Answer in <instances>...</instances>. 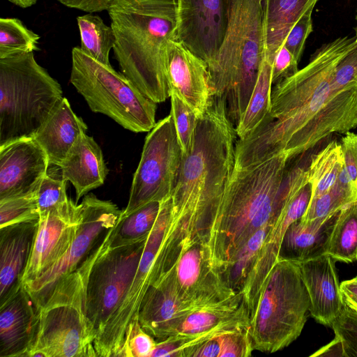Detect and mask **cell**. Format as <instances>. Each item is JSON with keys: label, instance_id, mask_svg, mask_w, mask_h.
<instances>
[{"label": "cell", "instance_id": "obj_29", "mask_svg": "<svg viewBox=\"0 0 357 357\" xmlns=\"http://www.w3.org/2000/svg\"><path fill=\"white\" fill-rule=\"evenodd\" d=\"M344 166L340 142L333 141L312 157L307 167L312 189V198L328 192Z\"/></svg>", "mask_w": 357, "mask_h": 357}, {"label": "cell", "instance_id": "obj_33", "mask_svg": "<svg viewBox=\"0 0 357 357\" xmlns=\"http://www.w3.org/2000/svg\"><path fill=\"white\" fill-rule=\"evenodd\" d=\"M357 201L349 176L342 169L333 186L326 192L311 199L309 206L301 218L308 222L328 216Z\"/></svg>", "mask_w": 357, "mask_h": 357}, {"label": "cell", "instance_id": "obj_17", "mask_svg": "<svg viewBox=\"0 0 357 357\" xmlns=\"http://www.w3.org/2000/svg\"><path fill=\"white\" fill-rule=\"evenodd\" d=\"M49 165L46 153L33 138L0 147V202L36 193Z\"/></svg>", "mask_w": 357, "mask_h": 357}, {"label": "cell", "instance_id": "obj_18", "mask_svg": "<svg viewBox=\"0 0 357 357\" xmlns=\"http://www.w3.org/2000/svg\"><path fill=\"white\" fill-rule=\"evenodd\" d=\"M312 196L309 180L291 195L281 214L267 233L258 257L241 290L250 311L271 268L277 261L289 227L305 214Z\"/></svg>", "mask_w": 357, "mask_h": 357}, {"label": "cell", "instance_id": "obj_20", "mask_svg": "<svg viewBox=\"0 0 357 357\" xmlns=\"http://www.w3.org/2000/svg\"><path fill=\"white\" fill-rule=\"evenodd\" d=\"M38 311L23 284L0 303V357H26L36 338Z\"/></svg>", "mask_w": 357, "mask_h": 357}, {"label": "cell", "instance_id": "obj_26", "mask_svg": "<svg viewBox=\"0 0 357 357\" xmlns=\"http://www.w3.org/2000/svg\"><path fill=\"white\" fill-rule=\"evenodd\" d=\"M236 322L249 323V311L241 291L196 308L185 318L176 335H197Z\"/></svg>", "mask_w": 357, "mask_h": 357}, {"label": "cell", "instance_id": "obj_38", "mask_svg": "<svg viewBox=\"0 0 357 357\" xmlns=\"http://www.w3.org/2000/svg\"><path fill=\"white\" fill-rule=\"evenodd\" d=\"M157 341L141 326L139 319L130 322L117 357H151Z\"/></svg>", "mask_w": 357, "mask_h": 357}, {"label": "cell", "instance_id": "obj_40", "mask_svg": "<svg viewBox=\"0 0 357 357\" xmlns=\"http://www.w3.org/2000/svg\"><path fill=\"white\" fill-rule=\"evenodd\" d=\"M331 328L342 343L345 357H357V312L344 304Z\"/></svg>", "mask_w": 357, "mask_h": 357}, {"label": "cell", "instance_id": "obj_3", "mask_svg": "<svg viewBox=\"0 0 357 357\" xmlns=\"http://www.w3.org/2000/svg\"><path fill=\"white\" fill-rule=\"evenodd\" d=\"M288 162L282 153L245 169L234 168L219 207L200 238L211 266L224 280L249 238L259 229L273 226L284 209L278 192Z\"/></svg>", "mask_w": 357, "mask_h": 357}, {"label": "cell", "instance_id": "obj_13", "mask_svg": "<svg viewBox=\"0 0 357 357\" xmlns=\"http://www.w3.org/2000/svg\"><path fill=\"white\" fill-rule=\"evenodd\" d=\"M82 220V206L70 199L63 206L40 214L22 283L37 280L55 265L70 248Z\"/></svg>", "mask_w": 357, "mask_h": 357}, {"label": "cell", "instance_id": "obj_1", "mask_svg": "<svg viewBox=\"0 0 357 357\" xmlns=\"http://www.w3.org/2000/svg\"><path fill=\"white\" fill-rule=\"evenodd\" d=\"M356 44L355 36L325 44L307 66L275 84L267 116L236 141V169L282 153L289 160L333 133L357 128V86L342 90L334 82L337 65Z\"/></svg>", "mask_w": 357, "mask_h": 357}, {"label": "cell", "instance_id": "obj_36", "mask_svg": "<svg viewBox=\"0 0 357 357\" xmlns=\"http://www.w3.org/2000/svg\"><path fill=\"white\" fill-rule=\"evenodd\" d=\"M171 112L183 155L192 149L199 117L191 107L175 93H170Z\"/></svg>", "mask_w": 357, "mask_h": 357}, {"label": "cell", "instance_id": "obj_48", "mask_svg": "<svg viewBox=\"0 0 357 357\" xmlns=\"http://www.w3.org/2000/svg\"><path fill=\"white\" fill-rule=\"evenodd\" d=\"M222 335L204 342L194 352L192 357H220Z\"/></svg>", "mask_w": 357, "mask_h": 357}, {"label": "cell", "instance_id": "obj_15", "mask_svg": "<svg viewBox=\"0 0 357 357\" xmlns=\"http://www.w3.org/2000/svg\"><path fill=\"white\" fill-rule=\"evenodd\" d=\"M204 305L188 298L166 271L146 293L138 319L143 329L160 341L176 335L190 313Z\"/></svg>", "mask_w": 357, "mask_h": 357}, {"label": "cell", "instance_id": "obj_35", "mask_svg": "<svg viewBox=\"0 0 357 357\" xmlns=\"http://www.w3.org/2000/svg\"><path fill=\"white\" fill-rule=\"evenodd\" d=\"M271 227H264L256 231L238 251L229 266L224 279L234 291H241Z\"/></svg>", "mask_w": 357, "mask_h": 357}, {"label": "cell", "instance_id": "obj_50", "mask_svg": "<svg viewBox=\"0 0 357 357\" xmlns=\"http://www.w3.org/2000/svg\"><path fill=\"white\" fill-rule=\"evenodd\" d=\"M15 5L21 8H28L34 5L38 0H8Z\"/></svg>", "mask_w": 357, "mask_h": 357}, {"label": "cell", "instance_id": "obj_9", "mask_svg": "<svg viewBox=\"0 0 357 357\" xmlns=\"http://www.w3.org/2000/svg\"><path fill=\"white\" fill-rule=\"evenodd\" d=\"M70 81L91 111L109 116L124 128L144 132L155 126L156 102L112 66L97 61L78 47L72 50Z\"/></svg>", "mask_w": 357, "mask_h": 357}, {"label": "cell", "instance_id": "obj_22", "mask_svg": "<svg viewBox=\"0 0 357 357\" xmlns=\"http://www.w3.org/2000/svg\"><path fill=\"white\" fill-rule=\"evenodd\" d=\"M38 220L0 228V303L22 284Z\"/></svg>", "mask_w": 357, "mask_h": 357}, {"label": "cell", "instance_id": "obj_37", "mask_svg": "<svg viewBox=\"0 0 357 357\" xmlns=\"http://www.w3.org/2000/svg\"><path fill=\"white\" fill-rule=\"evenodd\" d=\"M40 216L36 193L0 202V228Z\"/></svg>", "mask_w": 357, "mask_h": 357}, {"label": "cell", "instance_id": "obj_42", "mask_svg": "<svg viewBox=\"0 0 357 357\" xmlns=\"http://www.w3.org/2000/svg\"><path fill=\"white\" fill-rule=\"evenodd\" d=\"M313 8L314 7L310 8L294 25L283 44L298 61L301 56L305 42L312 31V13Z\"/></svg>", "mask_w": 357, "mask_h": 357}, {"label": "cell", "instance_id": "obj_49", "mask_svg": "<svg viewBox=\"0 0 357 357\" xmlns=\"http://www.w3.org/2000/svg\"><path fill=\"white\" fill-rule=\"evenodd\" d=\"M311 356H344V351L340 339L335 338L328 344L315 351Z\"/></svg>", "mask_w": 357, "mask_h": 357}, {"label": "cell", "instance_id": "obj_19", "mask_svg": "<svg viewBox=\"0 0 357 357\" xmlns=\"http://www.w3.org/2000/svg\"><path fill=\"white\" fill-rule=\"evenodd\" d=\"M181 291L190 299L206 304L227 298L236 292L213 268L200 241L181 251L168 270Z\"/></svg>", "mask_w": 357, "mask_h": 357}, {"label": "cell", "instance_id": "obj_43", "mask_svg": "<svg viewBox=\"0 0 357 357\" xmlns=\"http://www.w3.org/2000/svg\"><path fill=\"white\" fill-rule=\"evenodd\" d=\"M334 82L336 87L342 90L357 86V43L337 65Z\"/></svg>", "mask_w": 357, "mask_h": 357}, {"label": "cell", "instance_id": "obj_11", "mask_svg": "<svg viewBox=\"0 0 357 357\" xmlns=\"http://www.w3.org/2000/svg\"><path fill=\"white\" fill-rule=\"evenodd\" d=\"M146 239L116 248L109 245L91 269L86 310L96 334L94 344L105 332L132 282Z\"/></svg>", "mask_w": 357, "mask_h": 357}, {"label": "cell", "instance_id": "obj_53", "mask_svg": "<svg viewBox=\"0 0 357 357\" xmlns=\"http://www.w3.org/2000/svg\"><path fill=\"white\" fill-rule=\"evenodd\" d=\"M356 20H357V15H356Z\"/></svg>", "mask_w": 357, "mask_h": 357}, {"label": "cell", "instance_id": "obj_41", "mask_svg": "<svg viewBox=\"0 0 357 357\" xmlns=\"http://www.w3.org/2000/svg\"><path fill=\"white\" fill-rule=\"evenodd\" d=\"M220 357H248L254 351L248 327L223 334Z\"/></svg>", "mask_w": 357, "mask_h": 357}, {"label": "cell", "instance_id": "obj_46", "mask_svg": "<svg viewBox=\"0 0 357 357\" xmlns=\"http://www.w3.org/2000/svg\"><path fill=\"white\" fill-rule=\"evenodd\" d=\"M64 6L88 13L107 10L114 0H58Z\"/></svg>", "mask_w": 357, "mask_h": 357}, {"label": "cell", "instance_id": "obj_6", "mask_svg": "<svg viewBox=\"0 0 357 357\" xmlns=\"http://www.w3.org/2000/svg\"><path fill=\"white\" fill-rule=\"evenodd\" d=\"M114 227L74 271L56 282L39 308L36 338L26 357H98L96 334L87 316V284L95 262L111 243Z\"/></svg>", "mask_w": 357, "mask_h": 357}, {"label": "cell", "instance_id": "obj_45", "mask_svg": "<svg viewBox=\"0 0 357 357\" xmlns=\"http://www.w3.org/2000/svg\"><path fill=\"white\" fill-rule=\"evenodd\" d=\"M340 144L344 155V169L357 195V133L351 131L346 132L341 138Z\"/></svg>", "mask_w": 357, "mask_h": 357}, {"label": "cell", "instance_id": "obj_25", "mask_svg": "<svg viewBox=\"0 0 357 357\" xmlns=\"http://www.w3.org/2000/svg\"><path fill=\"white\" fill-rule=\"evenodd\" d=\"M86 130V124L75 114L67 98H63L33 139L46 153L50 165L59 167L77 138Z\"/></svg>", "mask_w": 357, "mask_h": 357}, {"label": "cell", "instance_id": "obj_51", "mask_svg": "<svg viewBox=\"0 0 357 357\" xmlns=\"http://www.w3.org/2000/svg\"><path fill=\"white\" fill-rule=\"evenodd\" d=\"M355 31H356V36H355V38H356V43H357V26L356 27Z\"/></svg>", "mask_w": 357, "mask_h": 357}, {"label": "cell", "instance_id": "obj_4", "mask_svg": "<svg viewBox=\"0 0 357 357\" xmlns=\"http://www.w3.org/2000/svg\"><path fill=\"white\" fill-rule=\"evenodd\" d=\"M107 12L121 73L148 98L165 101L170 91L164 51L176 39V0H114Z\"/></svg>", "mask_w": 357, "mask_h": 357}, {"label": "cell", "instance_id": "obj_23", "mask_svg": "<svg viewBox=\"0 0 357 357\" xmlns=\"http://www.w3.org/2000/svg\"><path fill=\"white\" fill-rule=\"evenodd\" d=\"M59 168L61 178L75 187L76 202L102 185L108 173L101 148L86 132L77 138Z\"/></svg>", "mask_w": 357, "mask_h": 357}, {"label": "cell", "instance_id": "obj_52", "mask_svg": "<svg viewBox=\"0 0 357 357\" xmlns=\"http://www.w3.org/2000/svg\"><path fill=\"white\" fill-rule=\"evenodd\" d=\"M354 278L357 280V275H356V276Z\"/></svg>", "mask_w": 357, "mask_h": 357}, {"label": "cell", "instance_id": "obj_5", "mask_svg": "<svg viewBox=\"0 0 357 357\" xmlns=\"http://www.w3.org/2000/svg\"><path fill=\"white\" fill-rule=\"evenodd\" d=\"M266 0H227V24L218 52L208 66L214 97L225 100L236 127L266 56Z\"/></svg>", "mask_w": 357, "mask_h": 357}, {"label": "cell", "instance_id": "obj_27", "mask_svg": "<svg viewBox=\"0 0 357 357\" xmlns=\"http://www.w3.org/2000/svg\"><path fill=\"white\" fill-rule=\"evenodd\" d=\"M318 0H266V58L273 59L294 25Z\"/></svg>", "mask_w": 357, "mask_h": 357}, {"label": "cell", "instance_id": "obj_32", "mask_svg": "<svg viewBox=\"0 0 357 357\" xmlns=\"http://www.w3.org/2000/svg\"><path fill=\"white\" fill-rule=\"evenodd\" d=\"M77 22L82 52L102 64L111 66L109 52L115 41L111 26L105 24L99 16L91 14L78 16Z\"/></svg>", "mask_w": 357, "mask_h": 357}, {"label": "cell", "instance_id": "obj_7", "mask_svg": "<svg viewBox=\"0 0 357 357\" xmlns=\"http://www.w3.org/2000/svg\"><path fill=\"white\" fill-rule=\"evenodd\" d=\"M63 98L33 52L0 59V147L33 138Z\"/></svg>", "mask_w": 357, "mask_h": 357}, {"label": "cell", "instance_id": "obj_39", "mask_svg": "<svg viewBox=\"0 0 357 357\" xmlns=\"http://www.w3.org/2000/svg\"><path fill=\"white\" fill-rule=\"evenodd\" d=\"M67 181L54 178L47 174L42 180L36 197L39 214L59 208L70 199L66 193Z\"/></svg>", "mask_w": 357, "mask_h": 357}, {"label": "cell", "instance_id": "obj_44", "mask_svg": "<svg viewBox=\"0 0 357 357\" xmlns=\"http://www.w3.org/2000/svg\"><path fill=\"white\" fill-rule=\"evenodd\" d=\"M298 63L291 52L284 45L281 46L272 63V84H276L295 74L298 70Z\"/></svg>", "mask_w": 357, "mask_h": 357}, {"label": "cell", "instance_id": "obj_24", "mask_svg": "<svg viewBox=\"0 0 357 357\" xmlns=\"http://www.w3.org/2000/svg\"><path fill=\"white\" fill-rule=\"evenodd\" d=\"M341 210L311 221L299 219L293 222L284 234L279 257L299 264L326 254Z\"/></svg>", "mask_w": 357, "mask_h": 357}, {"label": "cell", "instance_id": "obj_28", "mask_svg": "<svg viewBox=\"0 0 357 357\" xmlns=\"http://www.w3.org/2000/svg\"><path fill=\"white\" fill-rule=\"evenodd\" d=\"M272 63L265 57L247 107L235 127L238 139H244L255 131L270 111Z\"/></svg>", "mask_w": 357, "mask_h": 357}, {"label": "cell", "instance_id": "obj_12", "mask_svg": "<svg viewBox=\"0 0 357 357\" xmlns=\"http://www.w3.org/2000/svg\"><path fill=\"white\" fill-rule=\"evenodd\" d=\"M81 204L82 220L66 253L37 280L23 284L38 310L56 282L74 271L116 225L122 211L111 201L100 199L92 193L86 195Z\"/></svg>", "mask_w": 357, "mask_h": 357}, {"label": "cell", "instance_id": "obj_2", "mask_svg": "<svg viewBox=\"0 0 357 357\" xmlns=\"http://www.w3.org/2000/svg\"><path fill=\"white\" fill-rule=\"evenodd\" d=\"M236 141L224 99L213 97L199 118L191 152L183 155L172 195V225L185 242L197 241L218 210L235 168Z\"/></svg>", "mask_w": 357, "mask_h": 357}, {"label": "cell", "instance_id": "obj_14", "mask_svg": "<svg viewBox=\"0 0 357 357\" xmlns=\"http://www.w3.org/2000/svg\"><path fill=\"white\" fill-rule=\"evenodd\" d=\"M176 40L207 66L213 61L227 24V0H176Z\"/></svg>", "mask_w": 357, "mask_h": 357}, {"label": "cell", "instance_id": "obj_31", "mask_svg": "<svg viewBox=\"0 0 357 357\" xmlns=\"http://www.w3.org/2000/svg\"><path fill=\"white\" fill-rule=\"evenodd\" d=\"M335 261H357V201L341 210L334 225L326 253Z\"/></svg>", "mask_w": 357, "mask_h": 357}, {"label": "cell", "instance_id": "obj_34", "mask_svg": "<svg viewBox=\"0 0 357 357\" xmlns=\"http://www.w3.org/2000/svg\"><path fill=\"white\" fill-rule=\"evenodd\" d=\"M40 36L17 18L0 19V59L39 50Z\"/></svg>", "mask_w": 357, "mask_h": 357}, {"label": "cell", "instance_id": "obj_30", "mask_svg": "<svg viewBox=\"0 0 357 357\" xmlns=\"http://www.w3.org/2000/svg\"><path fill=\"white\" fill-rule=\"evenodd\" d=\"M161 202H151L126 216H120L111 238L112 248L133 244L147 238L160 209Z\"/></svg>", "mask_w": 357, "mask_h": 357}, {"label": "cell", "instance_id": "obj_10", "mask_svg": "<svg viewBox=\"0 0 357 357\" xmlns=\"http://www.w3.org/2000/svg\"><path fill=\"white\" fill-rule=\"evenodd\" d=\"M182 158L169 114L156 123L145 139L128 202L121 215L126 216L151 202H162L172 197Z\"/></svg>", "mask_w": 357, "mask_h": 357}, {"label": "cell", "instance_id": "obj_21", "mask_svg": "<svg viewBox=\"0 0 357 357\" xmlns=\"http://www.w3.org/2000/svg\"><path fill=\"white\" fill-rule=\"evenodd\" d=\"M310 300V314L318 323L331 327L344 302L335 260L329 255L299 263Z\"/></svg>", "mask_w": 357, "mask_h": 357}, {"label": "cell", "instance_id": "obj_16", "mask_svg": "<svg viewBox=\"0 0 357 357\" xmlns=\"http://www.w3.org/2000/svg\"><path fill=\"white\" fill-rule=\"evenodd\" d=\"M164 67L170 93L177 94L200 118L213 97L206 63L178 40L170 39L165 47Z\"/></svg>", "mask_w": 357, "mask_h": 357}, {"label": "cell", "instance_id": "obj_47", "mask_svg": "<svg viewBox=\"0 0 357 357\" xmlns=\"http://www.w3.org/2000/svg\"><path fill=\"white\" fill-rule=\"evenodd\" d=\"M344 304L357 312V280L354 278L340 283Z\"/></svg>", "mask_w": 357, "mask_h": 357}, {"label": "cell", "instance_id": "obj_8", "mask_svg": "<svg viewBox=\"0 0 357 357\" xmlns=\"http://www.w3.org/2000/svg\"><path fill=\"white\" fill-rule=\"evenodd\" d=\"M309 314L299 264L279 257L249 312L254 350L274 353L288 347L301 335Z\"/></svg>", "mask_w": 357, "mask_h": 357}]
</instances>
